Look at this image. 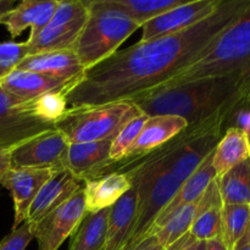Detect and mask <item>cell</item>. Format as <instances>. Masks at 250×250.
<instances>
[{
    "instance_id": "6da1fadb",
    "label": "cell",
    "mask_w": 250,
    "mask_h": 250,
    "mask_svg": "<svg viewBox=\"0 0 250 250\" xmlns=\"http://www.w3.org/2000/svg\"><path fill=\"white\" fill-rule=\"evenodd\" d=\"M250 6V0H222L214 14L178 33L138 42L85 70L65 94L68 107L136 102L163 87L197 60L205 48Z\"/></svg>"
},
{
    "instance_id": "7a4b0ae2",
    "label": "cell",
    "mask_w": 250,
    "mask_h": 250,
    "mask_svg": "<svg viewBox=\"0 0 250 250\" xmlns=\"http://www.w3.org/2000/svg\"><path fill=\"white\" fill-rule=\"evenodd\" d=\"M143 114L172 115L188 125L250 109V75L222 76L161 87L133 102ZM232 122V121H231Z\"/></svg>"
},
{
    "instance_id": "3957f363",
    "label": "cell",
    "mask_w": 250,
    "mask_h": 250,
    "mask_svg": "<svg viewBox=\"0 0 250 250\" xmlns=\"http://www.w3.org/2000/svg\"><path fill=\"white\" fill-rule=\"evenodd\" d=\"M233 73L250 75V6L203 50L194 62L163 87Z\"/></svg>"
},
{
    "instance_id": "277c9868",
    "label": "cell",
    "mask_w": 250,
    "mask_h": 250,
    "mask_svg": "<svg viewBox=\"0 0 250 250\" xmlns=\"http://www.w3.org/2000/svg\"><path fill=\"white\" fill-rule=\"evenodd\" d=\"M68 109L65 94L22 99L0 87V148H14L48 129Z\"/></svg>"
},
{
    "instance_id": "5b68a950",
    "label": "cell",
    "mask_w": 250,
    "mask_h": 250,
    "mask_svg": "<svg viewBox=\"0 0 250 250\" xmlns=\"http://www.w3.org/2000/svg\"><path fill=\"white\" fill-rule=\"evenodd\" d=\"M231 121L229 116L220 115L190 124L177 136L146 154L182 183L215 150Z\"/></svg>"
},
{
    "instance_id": "8992f818",
    "label": "cell",
    "mask_w": 250,
    "mask_h": 250,
    "mask_svg": "<svg viewBox=\"0 0 250 250\" xmlns=\"http://www.w3.org/2000/svg\"><path fill=\"white\" fill-rule=\"evenodd\" d=\"M141 114V109L132 102L72 106L56 121L55 128L70 144L114 139L131 120Z\"/></svg>"
},
{
    "instance_id": "52a82bcc",
    "label": "cell",
    "mask_w": 250,
    "mask_h": 250,
    "mask_svg": "<svg viewBox=\"0 0 250 250\" xmlns=\"http://www.w3.org/2000/svg\"><path fill=\"white\" fill-rule=\"evenodd\" d=\"M88 6L89 17L72 48L85 70L116 53L119 46L141 28L120 12L100 9L92 1H88Z\"/></svg>"
},
{
    "instance_id": "ba28073f",
    "label": "cell",
    "mask_w": 250,
    "mask_h": 250,
    "mask_svg": "<svg viewBox=\"0 0 250 250\" xmlns=\"http://www.w3.org/2000/svg\"><path fill=\"white\" fill-rule=\"evenodd\" d=\"M70 143L59 129L51 128L31 137L11 149V168H66Z\"/></svg>"
},
{
    "instance_id": "9c48e42d",
    "label": "cell",
    "mask_w": 250,
    "mask_h": 250,
    "mask_svg": "<svg viewBox=\"0 0 250 250\" xmlns=\"http://www.w3.org/2000/svg\"><path fill=\"white\" fill-rule=\"evenodd\" d=\"M85 214L82 188L41 222L32 226L34 239L38 242V250H59L66 238L77 229Z\"/></svg>"
},
{
    "instance_id": "30bf717a",
    "label": "cell",
    "mask_w": 250,
    "mask_h": 250,
    "mask_svg": "<svg viewBox=\"0 0 250 250\" xmlns=\"http://www.w3.org/2000/svg\"><path fill=\"white\" fill-rule=\"evenodd\" d=\"M221 1L222 0L185 1L143 24L142 39L139 42H149L185 31L214 14Z\"/></svg>"
},
{
    "instance_id": "8fae6325",
    "label": "cell",
    "mask_w": 250,
    "mask_h": 250,
    "mask_svg": "<svg viewBox=\"0 0 250 250\" xmlns=\"http://www.w3.org/2000/svg\"><path fill=\"white\" fill-rule=\"evenodd\" d=\"M56 171L51 168L16 167L10 168L0 181V185L10 190L14 200L15 219L12 229L26 222L32 203L46 181Z\"/></svg>"
},
{
    "instance_id": "7c38bea8",
    "label": "cell",
    "mask_w": 250,
    "mask_h": 250,
    "mask_svg": "<svg viewBox=\"0 0 250 250\" xmlns=\"http://www.w3.org/2000/svg\"><path fill=\"white\" fill-rule=\"evenodd\" d=\"M83 185L84 182L67 168L56 171L37 194L36 199L29 208L26 222L31 224L32 226L41 222L51 211L58 209L60 205L72 198L78 190L82 189Z\"/></svg>"
},
{
    "instance_id": "4fadbf2b",
    "label": "cell",
    "mask_w": 250,
    "mask_h": 250,
    "mask_svg": "<svg viewBox=\"0 0 250 250\" xmlns=\"http://www.w3.org/2000/svg\"><path fill=\"white\" fill-rule=\"evenodd\" d=\"M78 82L48 73L14 70L0 80V87L22 99H34L45 94H66Z\"/></svg>"
},
{
    "instance_id": "5bb4252c",
    "label": "cell",
    "mask_w": 250,
    "mask_h": 250,
    "mask_svg": "<svg viewBox=\"0 0 250 250\" xmlns=\"http://www.w3.org/2000/svg\"><path fill=\"white\" fill-rule=\"evenodd\" d=\"M114 139L70 144L66 156V168L83 182L100 178L110 160V149Z\"/></svg>"
},
{
    "instance_id": "9a60e30c",
    "label": "cell",
    "mask_w": 250,
    "mask_h": 250,
    "mask_svg": "<svg viewBox=\"0 0 250 250\" xmlns=\"http://www.w3.org/2000/svg\"><path fill=\"white\" fill-rule=\"evenodd\" d=\"M212 155H214V151L198 166L197 170L187 180L181 183L177 192L175 193V195L171 198L170 202L167 203V205L164 208L161 214L159 215L151 232L163 226L170 217H172L181 209L198 202L202 198L210 183L216 178V172H215L214 166H212Z\"/></svg>"
},
{
    "instance_id": "2e32d148",
    "label": "cell",
    "mask_w": 250,
    "mask_h": 250,
    "mask_svg": "<svg viewBox=\"0 0 250 250\" xmlns=\"http://www.w3.org/2000/svg\"><path fill=\"white\" fill-rule=\"evenodd\" d=\"M126 175L131 178L132 187L110 208L106 238L103 250H122L131 234L138 203V183L133 176Z\"/></svg>"
},
{
    "instance_id": "e0dca14e",
    "label": "cell",
    "mask_w": 250,
    "mask_h": 250,
    "mask_svg": "<svg viewBox=\"0 0 250 250\" xmlns=\"http://www.w3.org/2000/svg\"><path fill=\"white\" fill-rule=\"evenodd\" d=\"M58 4L59 0H23L0 19V24L6 27L12 38L31 27V38L50 22Z\"/></svg>"
},
{
    "instance_id": "ac0fdd59",
    "label": "cell",
    "mask_w": 250,
    "mask_h": 250,
    "mask_svg": "<svg viewBox=\"0 0 250 250\" xmlns=\"http://www.w3.org/2000/svg\"><path fill=\"white\" fill-rule=\"evenodd\" d=\"M15 70L48 73L68 80H82L85 68L78 60L73 49L46 51L22 59Z\"/></svg>"
},
{
    "instance_id": "d6986e66",
    "label": "cell",
    "mask_w": 250,
    "mask_h": 250,
    "mask_svg": "<svg viewBox=\"0 0 250 250\" xmlns=\"http://www.w3.org/2000/svg\"><path fill=\"white\" fill-rule=\"evenodd\" d=\"M187 126L188 122L182 117L172 116V115L149 116L144 122L139 136L137 137L136 142L129 149L127 156L138 158L159 148L171 138L177 136Z\"/></svg>"
},
{
    "instance_id": "ffe728a7",
    "label": "cell",
    "mask_w": 250,
    "mask_h": 250,
    "mask_svg": "<svg viewBox=\"0 0 250 250\" xmlns=\"http://www.w3.org/2000/svg\"><path fill=\"white\" fill-rule=\"evenodd\" d=\"M222 203L217 177L212 181L198 203L197 214L189 233L198 242L221 237L222 231Z\"/></svg>"
},
{
    "instance_id": "44dd1931",
    "label": "cell",
    "mask_w": 250,
    "mask_h": 250,
    "mask_svg": "<svg viewBox=\"0 0 250 250\" xmlns=\"http://www.w3.org/2000/svg\"><path fill=\"white\" fill-rule=\"evenodd\" d=\"M132 187V181L126 173L112 172L100 178L85 181L83 185L87 212H97L111 208Z\"/></svg>"
},
{
    "instance_id": "7402d4cb",
    "label": "cell",
    "mask_w": 250,
    "mask_h": 250,
    "mask_svg": "<svg viewBox=\"0 0 250 250\" xmlns=\"http://www.w3.org/2000/svg\"><path fill=\"white\" fill-rule=\"evenodd\" d=\"M87 20H80L71 23L49 22L38 34L26 41L29 55L46 53V51L72 49Z\"/></svg>"
},
{
    "instance_id": "603a6c76",
    "label": "cell",
    "mask_w": 250,
    "mask_h": 250,
    "mask_svg": "<svg viewBox=\"0 0 250 250\" xmlns=\"http://www.w3.org/2000/svg\"><path fill=\"white\" fill-rule=\"evenodd\" d=\"M250 158V138L243 129L229 127L220 139L212 155V166L216 177Z\"/></svg>"
},
{
    "instance_id": "cb8c5ba5",
    "label": "cell",
    "mask_w": 250,
    "mask_h": 250,
    "mask_svg": "<svg viewBox=\"0 0 250 250\" xmlns=\"http://www.w3.org/2000/svg\"><path fill=\"white\" fill-rule=\"evenodd\" d=\"M185 1L186 0H92L95 6L120 12L139 24L141 28L146 22Z\"/></svg>"
},
{
    "instance_id": "d4e9b609",
    "label": "cell",
    "mask_w": 250,
    "mask_h": 250,
    "mask_svg": "<svg viewBox=\"0 0 250 250\" xmlns=\"http://www.w3.org/2000/svg\"><path fill=\"white\" fill-rule=\"evenodd\" d=\"M110 208L97 212H87L71 236L68 250H103L107 231Z\"/></svg>"
},
{
    "instance_id": "484cf974",
    "label": "cell",
    "mask_w": 250,
    "mask_h": 250,
    "mask_svg": "<svg viewBox=\"0 0 250 250\" xmlns=\"http://www.w3.org/2000/svg\"><path fill=\"white\" fill-rule=\"evenodd\" d=\"M224 205H250V158L217 177Z\"/></svg>"
},
{
    "instance_id": "4316f807",
    "label": "cell",
    "mask_w": 250,
    "mask_h": 250,
    "mask_svg": "<svg viewBox=\"0 0 250 250\" xmlns=\"http://www.w3.org/2000/svg\"><path fill=\"white\" fill-rule=\"evenodd\" d=\"M198 203H199V200L193 203V204L187 205L180 211L176 212L163 226L151 232L150 236H155L159 243L165 249L180 241L182 237L189 233L190 227H192L193 221L195 219V214H197Z\"/></svg>"
},
{
    "instance_id": "83f0119b",
    "label": "cell",
    "mask_w": 250,
    "mask_h": 250,
    "mask_svg": "<svg viewBox=\"0 0 250 250\" xmlns=\"http://www.w3.org/2000/svg\"><path fill=\"white\" fill-rule=\"evenodd\" d=\"M250 220V205L222 207L221 238L227 250H234L246 234Z\"/></svg>"
},
{
    "instance_id": "f1b7e54d",
    "label": "cell",
    "mask_w": 250,
    "mask_h": 250,
    "mask_svg": "<svg viewBox=\"0 0 250 250\" xmlns=\"http://www.w3.org/2000/svg\"><path fill=\"white\" fill-rule=\"evenodd\" d=\"M148 117V115L142 112L139 116L131 120L119 132V134L112 141L111 149H110V160L120 161L128 155L129 149H131V146L136 142L137 137L139 136V132H141L142 127H143L144 122L146 121Z\"/></svg>"
},
{
    "instance_id": "f546056e",
    "label": "cell",
    "mask_w": 250,
    "mask_h": 250,
    "mask_svg": "<svg viewBox=\"0 0 250 250\" xmlns=\"http://www.w3.org/2000/svg\"><path fill=\"white\" fill-rule=\"evenodd\" d=\"M34 239L32 225L23 222L21 226L14 229L0 242V250H26L28 244Z\"/></svg>"
},
{
    "instance_id": "4dcf8cb0",
    "label": "cell",
    "mask_w": 250,
    "mask_h": 250,
    "mask_svg": "<svg viewBox=\"0 0 250 250\" xmlns=\"http://www.w3.org/2000/svg\"><path fill=\"white\" fill-rule=\"evenodd\" d=\"M28 55V45L26 42H22V43L7 42V43L0 44V62L19 63L22 59Z\"/></svg>"
},
{
    "instance_id": "1f68e13d",
    "label": "cell",
    "mask_w": 250,
    "mask_h": 250,
    "mask_svg": "<svg viewBox=\"0 0 250 250\" xmlns=\"http://www.w3.org/2000/svg\"><path fill=\"white\" fill-rule=\"evenodd\" d=\"M231 124H234L232 127H238L243 129L250 138V109L239 110L233 116Z\"/></svg>"
},
{
    "instance_id": "d6a6232c",
    "label": "cell",
    "mask_w": 250,
    "mask_h": 250,
    "mask_svg": "<svg viewBox=\"0 0 250 250\" xmlns=\"http://www.w3.org/2000/svg\"><path fill=\"white\" fill-rule=\"evenodd\" d=\"M11 149L0 148V181L11 168Z\"/></svg>"
},
{
    "instance_id": "836d02e7",
    "label": "cell",
    "mask_w": 250,
    "mask_h": 250,
    "mask_svg": "<svg viewBox=\"0 0 250 250\" xmlns=\"http://www.w3.org/2000/svg\"><path fill=\"white\" fill-rule=\"evenodd\" d=\"M134 250H165L155 236H148Z\"/></svg>"
},
{
    "instance_id": "e575fe53",
    "label": "cell",
    "mask_w": 250,
    "mask_h": 250,
    "mask_svg": "<svg viewBox=\"0 0 250 250\" xmlns=\"http://www.w3.org/2000/svg\"><path fill=\"white\" fill-rule=\"evenodd\" d=\"M205 248H207V250H227L221 237L209 239V241L205 242Z\"/></svg>"
},
{
    "instance_id": "d590c367",
    "label": "cell",
    "mask_w": 250,
    "mask_h": 250,
    "mask_svg": "<svg viewBox=\"0 0 250 250\" xmlns=\"http://www.w3.org/2000/svg\"><path fill=\"white\" fill-rule=\"evenodd\" d=\"M15 7V0H0V19Z\"/></svg>"
},
{
    "instance_id": "8d00e7d4",
    "label": "cell",
    "mask_w": 250,
    "mask_h": 250,
    "mask_svg": "<svg viewBox=\"0 0 250 250\" xmlns=\"http://www.w3.org/2000/svg\"><path fill=\"white\" fill-rule=\"evenodd\" d=\"M16 65L17 63L15 62H0V80L9 75L11 71H14Z\"/></svg>"
},
{
    "instance_id": "74e56055",
    "label": "cell",
    "mask_w": 250,
    "mask_h": 250,
    "mask_svg": "<svg viewBox=\"0 0 250 250\" xmlns=\"http://www.w3.org/2000/svg\"><path fill=\"white\" fill-rule=\"evenodd\" d=\"M246 244H250V220H249L248 229H247V231H246V234H244L243 238L241 239V242L238 243L237 248H238V247H242V246H246ZM234 250H236V249H234Z\"/></svg>"
},
{
    "instance_id": "f35d334b",
    "label": "cell",
    "mask_w": 250,
    "mask_h": 250,
    "mask_svg": "<svg viewBox=\"0 0 250 250\" xmlns=\"http://www.w3.org/2000/svg\"><path fill=\"white\" fill-rule=\"evenodd\" d=\"M195 250H207V248H205V242L204 241L198 242L197 247H195Z\"/></svg>"
},
{
    "instance_id": "ab89813d",
    "label": "cell",
    "mask_w": 250,
    "mask_h": 250,
    "mask_svg": "<svg viewBox=\"0 0 250 250\" xmlns=\"http://www.w3.org/2000/svg\"><path fill=\"white\" fill-rule=\"evenodd\" d=\"M197 243H198V242H194V243L190 244V246H188L187 248L183 249V250H195V247H197Z\"/></svg>"
},
{
    "instance_id": "60d3db41",
    "label": "cell",
    "mask_w": 250,
    "mask_h": 250,
    "mask_svg": "<svg viewBox=\"0 0 250 250\" xmlns=\"http://www.w3.org/2000/svg\"><path fill=\"white\" fill-rule=\"evenodd\" d=\"M236 250H250V244H246V246H242L236 248Z\"/></svg>"
}]
</instances>
